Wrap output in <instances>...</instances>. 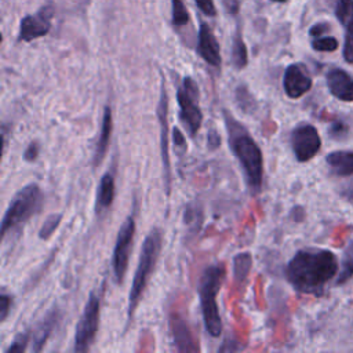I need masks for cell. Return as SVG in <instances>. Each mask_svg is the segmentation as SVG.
<instances>
[{
    "label": "cell",
    "mask_w": 353,
    "mask_h": 353,
    "mask_svg": "<svg viewBox=\"0 0 353 353\" xmlns=\"http://www.w3.org/2000/svg\"><path fill=\"white\" fill-rule=\"evenodd\" d=\"M338 272L336 256L324 248H302L288 261L285 279L301 294L321 295Z\"/></svg>",
    "instance_id": "1"
},
{
    "label": "cell",
    "mask_w": 353,
    "mask_h": 353,
    "mask_svg": "<svg viewBox=\"0 0 353 353\" xmlns=\"http://www.w3.org/2000/svg\"><path fill=\"white\" fill-rule=\"evenodd\" d=\"M222 116L228 131L229 148L241 167L250 193L255 196L261 192L263 182L262 150L247 128L228 109L222 110Z\"/></svg>",
    "instance_id": "2"
},
{
    "label": "cell",
    "mask_w": 353,
    "mask_h": 353,
    "mask_svg": "<svg viewBox=\"0 0 353 353\" xmlns=\"http://www.w3.org/2000/svg\"><path fill=\"white\" fill-rule=\"evenodd\" d=\"M163 247V230L159 226L152 228V230L146 234L142 247L141 254L138 259V265L134 273L131 290L128 294V307H127V323H125V331L128 330L132 317L135 314V310L142 299V295L148 287V283L152 277V273L156 269L160 252Z\"/></svg>",
    "instance_id": "3"
},
{
    "label": "cell",
    "mask_w": 353,
    "mask_h": 353,
    "mask_svg": "<svg viewBox=\"0 0 353 353\" xmlns=\"http://www.w3.org/2000/svg\"><path fill=\"white\" fill-rule=\"evenodd\" d=\"M225 274H226V268L222 262L208 265L203 270L199 280V287H197L204 327L207 334L212 338L221 336L222 328H223L222 319L219 314V306L216 302V295L221 290Z\"/></svg>",
    "instance_id": "4"
},
{
    "label": "cell",
    "mask_w": 353,
    "mask_h": 353,
    "mask_svg": "<svg viewBox=\"0 0 353 353\" xmlns=\"http://www.w3.org/2000/svg\"><path fill=\"white\" fill-rule=\"evenodd\" d=\"M43 204L41 188L32 182L21 188L10 200L1 218V237L18 234L25 223L36 215Z\"/></svg>",
    "instance_id": "5"
},
{
    "label": "cell",
    "mask_w": 353,
    "mask_h": 353,
    "mask_svg": "<svg viewBox=\"0 0 353 353\" xmlns=\"http://www.w3.org/2000/svg\"><path fill=\"white\" fill-rule=\"evenodd\" d=\"M102 292H103V284L101 290H92L87 298L83 313L76 324L74 345H73L74 352H87L91 349L92 343L95 342L98 325H99V316H101Z\"/></svg>",
    "instance_id": "6"
},
{
    "label": "cell",
    "mask_w": 353,
    "mask_h": 353,
    "mask_svg": "<svg viewBox=\"0 0 353 353\" xmlns=\"http://www.w3.org/2000/svg\"><path fill=\"white\" fill-rule=\"evenodd\" d=\"M199 99L200 91L197 83L190 76H185L176 88V102L179 108L178 119L192 138L196 137L203 124V112Z\"/></svg>",
    "instance_id": "7"
},
{
    "label": "cell",
    "mask_w": 353,
    "mask_h": 353,
    "mask_svg": "<svg viewBox=\"0 0 353 353\" xmlns=\"http://www.w3.org/2000/svg\"><path fill=\"white\" fill-rule=\"evenodd\" d=\"M135 229V218L134 215H128L117 232L112 255V274L116 284H121L124 281V276L128 269L130 252L134 244Z\"/></svg>",
    "instance_id": "8"
},
{
    "label": "cell",
    "mask_w": 353,
    "mask_h": 353,
    "mask_svg": "<svg viewBox=\"0 0 353 353\" xmlns=\"http://www.w3.org/2000/svg\"><path fill=\"white\" fill-rule=\"evenodd\" d=\"M168 94L164 85V80H161L159 102L156 106V114L160 127V152H161V163H163V176H164V189L165 194L171 193V160H170V149H168Z\"/></svg>",
    "instance_id": "9"
},
{
    "label": "cell",
    "mask_w": 353,
    "mask_h": 353,
    "mask_svg": "<svg viewBox=\"0 0 353 353\" xmlns=\"http://www.w3.org/2000/svg\"><path fill=\"white\" fill-rule=\"evenodd\" d=\"M291 148L299 163L313 159L321 148L317 128L312 124H299L291 132Z\"/></svg>",
    "instance_id": "10"
},
{
    "label": "cell",
    "mask_w": 353,
    "mask_h": 353,
    "mask_svg": "<svg viewBox=\"0 0 353 353\" xmlns=\"http://www.w3.org/2000/svg\"><path fill=\"white\" fill-rule=\"evenodd\" d=\"M52 15L54 8L51 6H43L36 14L23 17L19 23L18 40L28 43L46 36L51 29Z\"/></svg>",
    "instance_id": "11"
},
{
    "label": "cell",
    "mask_w": 353,
    "mask_h": 353,
    "mask_svg": "<svg viewBox=\"0 0 353 353\" xmlns=\"http://www.w3.org/2000/svg\"><path fill=\"white\" fill-rule=\"evenodd\" d=\"M283 88L288 98L298 99L312 88V77L305 65L291 63L283 76Z\"/></svg>",
    "instance_id": "12"
},
{
    "label": "cell",
    "mask_w": 353,
    "mask_h": 353,
    "mask_svg": "<svg viewBox=\"0 0 353 353\" xmlns=\"http://www.w3.org/2000/svg\"><path fill=\"white\" fill-rule=\"evenodd\" d=\"M168 327L172 336L174 346L178 352H199L200 346L196 343L193 332L183 316L171 313L168 317Z\"/></svg>",
    "instance_id": "13"
},
{
    "label": "cell",
    "mask_w": 353,
    "mask_h": 353,
    "mask_svg": "<svg viewBox=\"0 0 353 353\" xmlns=\"http://www.w3.org/2000/svg\"><path fill=\"white\" fill-rule=\"evenodd\" d=\"M197 54L211 66L219 68L222 58H221V47L219 43L205 22L200 23L199 36H197Z\"/></svg>",
    "instance_id": "14"
},
{
    "label": "cell",
    "mask_w": 353,
    "mask_h": 353,
    "mask_svg": "<svg viewBox=\"0 0 353 353\" xmlns=\"http://www.w3.org/2000/svg\"><path fill=\"white\" fill-rule=\"evenodd\" d=\"M61 319V312L58 306H52L44 317L37 323L32 332V350L33 352H40L43 350L44 345L47 343L48 338L51 336L54 328L57 327L58 321Z\"/></svg>",
    "instance_id": "15"
},
{
    "label": "cell",
    "mask_w": 353,
    "mask_h": 353,
    "mask_svg": "<svg viewBox=\"0 0 353 353\" xmlns=\"http://www.w3.org/2000/svg\"><path fill=\"white\" fill-rule=\"evenodd\" d=\"M330 92L345 102H353V77L342 69H331L327 73Z\"/></svg>",
    "instance_id": "16"
},
{
    "label": "cell",
    "mask_w": 353,
    "mask_h": 353,
    "mask_svg": "<svg viewBox=\"0 0 353 353\" xmlns=\"http://www.w3.org/2000/svg\"><path fill=\"white\" fill-rule=\"evenodd\" d=\"M112 131H113V114H112V108L106 105L103 108L102 113V120H101V128H99V137L95 143L94 154H92V165L97 167L102 163V160L106 156L110 138H112Z\"/></svg>",
    "instance_id": "17"
},
{
    "label": "cell",
    "mask_w": 353,
    "mask_h": 353,
    "mask_svg": "<svg viewBox=\"0 0 353 353\" xmlns=\"http://www.w3.org/2000/svg\"><path fill=\"white\" fill-rule=\"evenodd\" d=\"M116 194V181L114 175L110 171H106L98 183L97 196H95V211L97 214H103L108 211L114 200Z\"/></svg>",
    "instance_id": "18"
},
{
    "label": "cell",
    "mask_w": 353,
    "mask_h": 353,
    "mask_svg": "<svg viewBox=\"0 0 353 353\" xmlns=\"http://www.w3.org/2000/svg\"><path fill=\"white\" fill-rule=\"evenodd\" d=\"M325 161L331 171L339 176H347L353 174V152H331L330 154H327Z\"/></svg>",
    "instance_id": "19"
},
{
    "label": "cell",
    "mask_w": 353,
    "mask_h": 353,
    "mask_svg": "<svg viewBox=\"0 0 353 353\" xmlns=\"http://www.w3.org/2000/svg\"><path fill=\"white\" fill-rule=\"evenodd\" d=\"M252 268V255L248 251L237 252L232 259V269H233V279L237 284H243Z\"/></svg>",
    "instance_id": "20"
},
{
    "label": "cell",
    "mask_w": 353,
    "mask_h": 353,
    "mask_svg": "<svg viewBox=\"0 0 353 353\" xmlns=\"http://www.w3.org/2000/svg\"><path fill=\"white\" fill-rule=\"evenodd\" d=\"M232 63L237 70H241L247 66L248 63V52H247V46L243 40V36L240 30H237L233 36V43H232Z\"/></svg>",
    "instance_id": "21"
},
{
    "label": "cell",
    "mask_w": 353,
    "mask_h": 353,
    "mask_svg": "<svg viewBox=\"0 0 353 353\" xmlns=\"http://www.w3.org/2000/svg\"><path fill=\"white\" fill-rule=\"evenodd\" d=\"M183 223L190 233H197L200 230L203 225V208L199 201H192L186 205L183 211Z\"/></svg>",
    "instance_id": "22"
},
{
    "label": "cell",
    "mask_w": 353,
    "mask_h": 353,
    "mask_svg": "<svg viewBox=\"0 0 353 353\" xmlns=\"http://www.w3.org/2000/svg\"><path fill=\"white\" fill-rule=\"evenodd\" d=\"M341 265L342 266H341V270H339L338 279H336L338 284H343L353 277V241L345 250Z\"/></svg>",
    "instance_id": "23"
},
{
    "label": "cell",
    "mask_w": 353,
    "mask_h": 353,
    "mask_svg": "<svg viewBox=\"0 0 353 353\" xmlns=\"http://www.w3.org/2000/svg\"><path fill=\"white\" fill-rule=\"evenodd\" d=\"M62 218H63V214L62 212H54V214H50L43 225L40 226L39 229V239L40 240H48L54 233L55 230L59 228L61 222H62Z\"/></svg>",
    "instance_id": "24"
},
{
    "label": "cell",
    "mask_w": 353,
    "mask_h": 353,
    "mask_svg": "<svg viewBox=\"0 0 353 353\" xmlns=\"http://www.w3.org/2000/svg\"><path fill=\"white\" fill-rule=\"evenodd\" d=\"M236 101H237V105L247 113H251L254 112V109L256 108V102H255V98L254 95L248 91V88L245 85H239L236 88Z\"/></svg>",
    "instance_id": "25"
},
{
    "label": "cell",
    "mask_w": 353,
    "mask_h": 353,
    "mask_svg": "<svg viewBox=\"0 0 353 353\" xmlns=\"http://www.w3.org/2000/svg\"><path fill=\"white\" fill-rule=\"evenodd\" d=\"M335 14L342 25L349 26L353 22V0H338Z\"/></svg>",
    "instance_id": "26"
},
{
    "label": "cell",
    "mask_w": 353,
    "mask_h": 353,
    "mask_svg": "<svg viewBox=\"0 0 353 353\" xmlns=\"http://www.w3.org/2000/svg\"><path fill=\"white\" fill-rule=\"evenodd\" d=\"M172 3V23L175 26H183L189 22V12L183 4V0H171Z\"/></svg>",
    "instance_id": "27"
},
{
    "label": "cell",
    "mask_w": 353,
    "mask_h": 353,
    "mask_svg": "<svg viewBox=\"0 0 353 353\" xmlns=\"http://www.w3.org/2000/svg\"><path fill=\"white\" fill-rule=\"evenodd\" d=\"M312 48L321 52H332L338 48V40L332 36H319L313 39Z\"/></svg>",
    "instance_id": "28"
},
{
    "label": "cell",
    "mask_w": 353,
    "mask_h": 353,
    "mask_svg": "<svg viewBox=\"0 0 353 353\" xmlns=\"http://www.w3.org/2000/svg\"><path fill=\"white\" fill-rule=\"evenodd\" d=\"M30 335L28 334V332H21V334H18L15 338H14V341L11 342V345L4 350L6 353H22V352H25L26 349H28V345H29V342H30V338H29Z\"/></svg>",
    "instance_id": "29"
},
{
    "label": "cell",
    "mask_w": 353,
    "mask_h": 353,
    "mask_svg": "<svg viewBox=\"0 0 353 353\" xmlns=\"http://www.w3.org/2000/svg\"><path fill=\"white\" fill-rule=\"evenodd\" d=\"M11 305H12V295L6 291H1V294H0V321L1 323L6 321V319L10 313Z\"/></svg>",
    "instance_id": "30"
},
{
    "label": "cell",
    "mask_w": 353,
    "mask_h": 353,
    "mask_svg": "<svg viewBox=\"0 0 353 353\" xmlns=\"http://www.w3.org/2000/svg\"><path fill=\"white\" fill-rule=\"evenodd\" d=\"M343 57H345V59L347 62H353V22L347 26L345 48H343Z\"/></svg>",
    "instance_id": "31"
},
{
    "label": "cell",
    "mask_w": 353,
    "mask_h": 353,
    "mask_svg": "<svg viewBox=\"0 0 353 353\" xmlns=\"http://www.w3.org/2000/svg\"><path fill=\"white\" fill-rule=\"evenodd\" d=\"M172 141L175 143V149L178 150L179 156H182L186 149H188V145H186V139H185V135L181 132V130L178 127H174L172 128Z\"/></svg>",
    "instance_id": "32"
},
{
    "label": "cell",
    "mask_w": 353,
    "mask_h": 353,
    "mask_svg": "<svg viewBox=\"0 0 353 353\" xmlns=\"http://www.w3.org/2000/svg\"><path fill=\"white\" fill-rule=\"evenodd\" d=\"M39 153H40V145H39V142H37V141H32V142L26 146V149L23 150L22 157H23L25 161L32 163V161H34V160L39 157Z\"/></svg>",
    "instance_id": "33"
},
{
    "label": "cell",
    "mask_w": 353,
    "mask_h": 353,
    "mask_svg": "<svg viewBox=\"0 0 353 353\" xmlns=\"http://www.w3.org/2000/svg\"><path fill=\"white\" fill-rule=\"evenodd\" d=\"M197 7L201 10L208 17H215L216 15V8L214 4V0H194Z\"/></svg>",
    "instance_id": "34"
},
{
    "label": "cell",
    "mask_w": 353,
    "mask_h": 353,
    "mask_svg": "<svg viewBox=\"0 0 353 353\" xmlns=\"http://www.w3.org/2000/svg\"><path fill=\"white\" fill-rule=\"evenodd\" d=\"M207 146L210 150H216L221 146V135L215 128L208 130L207 134Z\"/></svg>",
    "instance_id": "35"
},
{
    "label": "cell",
    "mask_w": 353,
    "mask_h": 353,
    "mask_svg": "<svg viewBox=\"0 0 353 353\" xmlns=\"http://www.w3.org/2000/svg\"><path fill=\"white\" fill-rule=\"evenodd\" d=\"M327 30H328V25L327 23H316V25H313L310 28L309 34L313 36V37H319V36H321Z\"/></svg>",
    "instance_id": "36"
},
{
    "label": "cell",
    "mask_w": 353,
    "mask_h": 353,
    "mask_svg": "<svg viewBox=\"0 0 353 353\" xmlns=\"http://www.w3.org/2000/svg\"><path fill=\"white\" fill-rule=\"evenodd\" d=\"M330 132H331V134H335V132L339 134V132H342V123H339V121H338V123H334V125L331 127Z\"/></svg>",
    "instance_id": "37"
},
{
    "label": "cell",
    "mask_w": 353,
    "mask_h": 353,
    "mask_svg": "<svg viewBox=\"0 0 353 353\" xmlns=\"http://www.w3.org/2000/svg\"><path fill=\"white\" fill-rule=\"evenodd\" d=\"M272 1H277V3H284V1H287V0H272Z\"/></svg>",
    "instance_id": "38"
}]
</instances>
